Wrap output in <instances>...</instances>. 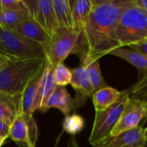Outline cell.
<instances>
[{
    "label": "cell",
    "instance_id": "1",
    "mask_svg": "<svg viewBox=\"0 0 147 147\" xmlns=\"http://www.w3.org/2000/svg\"><path fill=\"white\" fill-rule=\"evenodd\" d=\"M93 8L75 51L81 65L99 60L121 47L117 26L122 11L133 0H92Z\"/></svg>",
    "mask_w": 147,
    "mask_h": 147
},
{
    "label": "cell",
    "instance_id": "2",
    "mask_svg": "<svg viewBox=\"0 0 147 147\" xmlns=\"http://www.w3.org/2000/svg\"><path fill=\"white\" fill-rule=\"evenodd\" d=\"M47 59L10 58L0 70V94L21 97L29 83L43 71Z\"/></svg>",
    "mask_w": 147,
    "mask_h": 147
},
{
    "label": "cell",
    "instance_id": "3",
    "mask_svg": "<svg viewBox=\"0 0 147 147\" xmlns=\"http://www.w3.org/2000/svg\"><path fill=\"white\" fill-rule=\"evenodd\" d=\"M121 47H130L147 40V16L144 9L134 3L121 13L117 26Z\"/></svg>",
    "mask_w": 147,
    "mask_h": 147
},
{
    "label": "cell",
    "instance_id": "4",
    "mask_svg": "<svg viewBox=\"0 0 147 147\" xmlns=\"http://www.w3.org/2000/svg\"><path fill=\"white\" fill-rule=\"evenodd\" d=\"M0 54L15 59H47L44 47L15 30L0 26Z\"/></svg>",
    "mask_w": 147,
    "mask_h": 147
},
{
    "label": "cell",
    "instance_id": "5",
    "mask_svg": "<svg viewBox=\"0 0 147 147\" xmlns=\"http://www.w3.org/2000/svg\"><path fill=\"white\" fill-rule=\"evenodd\" d=\"M130 98L127 90L122 91L119 100L111 107L102 112H96L95 121L89 138V142L93 147L111 136V133L118 123L123 109Z\"/></svg>",
    "mask_w": 147,
    "mask_h": 147
},
{
    "label": "cell",
    "instance_id": "6",
    "mask_svg": "<svg viewBox=\"0 0 147 147\" xmlns=\"http://www.w3.org/2000/svg\"><path fill=\"white\" fill-rule=\"evenodd\" d=\"M79 37L80 35L74 30L59 27L51 37V42L47 50V61L53 68L63 64L71 53H75Z\"/></svg>",
    "mask_w": 147,
    "mask_h": 147
},
{
    "label": "cell",
    "instance_id": "7",
    "mask_svg": "<svg viewBox=\"0 0 147 147\" xmlns=\"http://www.w3.org/2000/svg\"><path fill=\"white\" fill-rule=\"evenodd\" d=\"M146 101L130 97L118 123L111 133V136H116L121 133L139 127L146 117Z\"/></svg>",
    "mask_w": 147,
    "mask_h": 147
},
{
    "label": "cell",
    "instance_id": "8",
    "mask_svg": "<svg viewBox=\"0 0 147 147\" xmlns=\"http://www.w3.org/2000/svg\"><path fill=\"white\" fill-rule=\"evenodd\" d=\"M30 15L52 37L59 28L52 0L24 1Z\"/></svg>",
    "mask_w": 147,
    "mask_h": 147
},
{
    "label": "cell",
    "instance_id": "9",
    "mask_svg": "<svg viewBox=\"0 0 147 147\" xmlns=\"http://www.w3.org/2000/svg\"><path fill=\"white\" fill-rule=\"evenodd\" d=\"M70 84L76 91L73 109L84 106L88 98H93L95 91L90 84L84 66L80 65L71 71V81Z\"/></svg>",
    "mask_w": 147,
    "mask_h": 147
},
{
    "label": "cell",
    "instance_id": "10",
    "mask_svg": "<svg viewBox=\"0 0 147 147\" xmlns=\"http://www.w3.org/2000/svg\"><path fill=\"white\" fill-rule=\"evenodd\" d=\"M146 142L144 128L139 126L116 136H110L95 147H145Z\"/></svg>",
    "mask_w": 147,
    "mask_h": 147
},
{
    "label": "cell",
    "instance_id": "11",
    "mask_svg": "<svg viewBox=\"0 0 147 147\" xmlns=\"http://www.w3.org/2000/svg\"><path fill=\"white\" fill-rule=\"evenodd\" d=\"M53 70L54 68L47 61L42 71L37 97L34 103V112L36 110H40L44 113L47 100L49 99L50 96L56 87V84L53 81Z\"/></svg>",
    "mask_w": 147,
    "mask_h": 147
},
{
    "label": "cell",
    "instance_id": "12",
    "mask_svg": "<svg viewBox=\"0 0 147 147\" xmlns=\"http://www.w3.org/2000/svg\"><path fill=\"white\" fill-rule=\"evenodd\" d=\"M15 31L22 34L26 38L41 45L44 47L47 54V50L51 42V36L35 20L29 18L24 21L16 26Z\"/></svg>",
    "mask_w": 147,
    "mask_h": 147
},
{
    "label": "cell",
    "instance_id": "13",
    "mask_svg": "<svg viewBox=\"0 0 147 147\" xmlns=\"http://www.w3.org/2000/svg\"><path fill=\"white\" fill-rule=\"evenodd\" d=\"M72 16L75 25V32L81 35L87 25L93 8L92 0H76L71 2Z\"/></svg>",
    "mask_w": 147,
    "mask_h": 147
},
{
    "label": "cell",
    "instance_id": "14",
    "mask_svg": "<svg viewBox=\"0 0 147 147\" xmlns=\"http://www.w3.org/2000/svg\"><path fill=\"white\" fill-rule=\"evenodd\" d=\"M73 105L74 100L71 97L66 88L56 85L53 92L47 100L44 112L51 108H56L60 110L65 116H68L73 109Z\"/></svg>",
    "mask_w": 147,
    "mask_h": 147
},
{
    "label": "cell",
    "instance_id": "15",
    "mask_svg": "<svg viewBox=\"0 0 147 147\" xmlns=\"http://www.w3.org/2000/svg\"><path fill=\"white\" fill-rule=\"evenodd\" d=\"M121 93L122 91H119L110 86H106L96 91L92 98L96 112H102L108 109L119 100Z\"/></svg>",
    "mask_w": 147,
    "mask_h": 147
},
{
    "label": "cell",
    "instance_id": "16",
    "mask_svg": "<svg viewBox=\"0 0 147 147\" xmlns=\"http://www.w3.org/2000/svg\"><path fill=\"white\" fill-rule=\"evenodd\" d=\"M40 71L36 77L29 83V84L25 89L24 92L21 97V113L25 115H33L34 103L37 97V93L40 83V78L42 75Z\"/></svg>",
    "mask_w": 147,
    "mask_h": 147
},
{
    "label": "cell",
    "instance_id": "17",
    "mask_svg": "<svg viewBox=\"0 0 147 147\" xmlns=\"http://www.w3.org/2000/svg\"><path fill=\"white\" fill-rule=\"evenodd\" d=\"M109 54L125 59L140 71H142L144 74L147 73V57L140 52L129 47H121L112 51Z\"/></svg>",
    "mask_w": 147,
    "mask_h": 147
},
{
    "label": "cell",
    "instance_id": "18",
    "mask_svg": "<svg viewBox=\"0 0 147 147\" xmlns=\"http://www.w3.org/2000/svg\"><path fill=\"white\" fill-rule=\"evenodd\" d=\"M21 97H10L0 94V121L9 126L12 124L16 116L21 113Z\"/></svg>",
    "mask_w": 147,
    "mask_h": 147
},
{
    "label": "cell",
    "instance_id": "19",
    "mask_svg": "<svg viewBox=\"0 0 147 147\" xmlns=\"http://www.w3.org/2000/svg\"><path fill=\"white\" fill-rule=\"evenodd\" d=\"M53 6L58 22V26L75 31V25L72 16L71 1L52 0Z\"/></svg>",
    "mask_w": 147,
    "mask_h": 147
},
{
    "label": "cell",
    "instance_id": "20",
    "mask_svg": "<svg viewBox=\"0 0 147 147\" xmlns=\"http://www.w3.org/2000/svg\"><path fill=\"white\" fill-rule=\"evenodd\" d=\"M9 137L10 139L15 141L18 146H22L28 143V127L24 115L22 113H19L15 120L13 121L12 124L10 125L9 128Z\"/></svg>",
    "mask_w": 147,
    "mask_h": 147
},
{
    "label": "cell",
    "instance_id": "21",
    "mask_svg": "<svg viewBox=\"0 0 147 147\" xmlns=\"http://www.w3.org/2000/svg\"><path fill=\"white\" fill-rule=\"evenodd\" d=\"M30 18L28 11H15L0 9V26L15 30L17 25Z\"/></svg>",
    "mask_w": 147,
    "mask_h": 147
},
{
    "label": "cell",
    "instance_id": "22",
    "mask_svg": "<svg viewBox=\"0 0 147 147\" xmlns=\"http://www.w3.org/2000/svg\"><path fill=\"white\" fill-rule=\"evenodd\" d=\"M84 67L86 69L90 84L95 92L108 86L106 82L103 79L99 60H96Z\"/></svg>",
    "mask_w": 147,
    "mask_h": 147
},
{
    "label": "cell",
    "instance_id": "23",
    "mask_svg": "<svg viewBox=\"0 0 147 147\" xmlns=\"http://www.w3.org/2000/svg\"><path fill=\"white\" fill-rule=\"evenodd\" d=\"M84 119L78 114H72L65 116L63 121V129L71 136H75L84 127Z\"/></svg>",
    "mask_w": 147,
    "mask_h": 147
},
{
    "label": "cell",
    "instance_id": "24",
    "mask_svg": "<svg viewBox=\"0 0 147 147\" xmlns=\"http://www.w3.org/2000/svg\"><path fill=\"white\" fill-rule=\"evenodd\" d=\"M53 81L56 85L65 87L71 84V71L64 64L57 65L53 70Z\"/></svg>",
    "mask_w": 147,
    "mask_h": 147
},
{
    "label": "cell",
    "instance_id": "25",
    "mask_svg": "<svg viewBox=\"0 0 147 147\" xmlns=\"http://www.w3.org/2000/svg\"><path fill=\"white\" fill-rule=\"evenodd\" d=\"M127 92L132 98L140 99L147 102V73L144 74L141 80Z\"/></svg>",
    "mask_w": 147,
    "mask_h": 147
},
{
    "label": "cell",
    "instance_id": "26",
    "mask_svg": "<svg viewBox=\"0 0 147 147\" xmlns=\"http://www.w3.org/2000/svg\"><path fill=\"white\" fill-rule=\"evenodd\" d=\"M23 115L25 117L27 127H28V143L35 146L36 142L39 138V134H40L36 121L33 117V115Z\"/></svg>",
    "mask_w": 147,
    "mask_h": 147
},
{
    "label": "cell",
    "instance_id": "27",
    "mask_svg": "<svg viewBox=\"0 0 147 147\" xmlns=\"http://www.w3.org/2000/svg\"><path fill=\"white\" fill-rule=\"evenodd\" d=\"M129 47L140 52V53L144 54L145 56L147 57V40H144V41H141V42H139L135 45H133V46H130Z\"/></svg>",
    "mask_w": 147,
    "mask_h": 147
},
{
    "label": "cell",
    "instance_id": "28",
    "mask_svg": "<svg viewBox=\"0 0 147 147\" xmlns=\"http://www.w3.org/2000/svg\"><path fill=\"white\" fill-rule=\"evenodd\" d=\"M9 128L10 126L9 124L0 121V138L8 139L9 137Z\"/></svg>",
    "mask_w": 147,
    "mask_h": 147
},
{
    "label": "cell",
    "instance_id": "29",
    "mask_svg": "<svg viewBox=\"0 0 147 147\" xmlns=\"http://www.w3.org/2000/svg\"><path fill=\"white\" fill-rule=\"evenodd\" d=\"M66 147H80L77 139L75 136H71L69 139H68V141H67V145Z\"/></svg>",
    "mask_w": 147,
    "mask_h": 147
},
{
    "label": "cell",
    "instance_id": "30",
    "mask_svg": "<svg viewBox=\"0 0 147 147\" xmlns=\"http://www.w3.org/2000/svg\"><path fill=\"white\" fill-rule=\"evenodd\" d=\"M134 3L136 6L140 7V9L147 10V0H134Z\"/></svg>",
    "mask_w": 147,
    "mask_h": 147
},
{
    "label": "cell",
    "instance_id": "31",
    "mask_svg": "<svg viewBox=\"0 0 147 147\" xmlns=\"http://www.w3.org/2000/svg\"><path fill=\"white\" fill-rule=\"evenodd\" d=\"M10 58L8 57V56H5V55H3V54H0V70L7 64V62L9 61Z\"/></svg>",
    "mask_w": 147,
    "mask_h": 147
},
{
    "label": "cell",
    "instance_id": "32",
    "mask_svg": "<svg viewBox=\"0 0 147 147\" xmlns=\"http://www.w3.org/2000/svg\"><path fill=\"white\" fill-rule=\"evenodd\" d=\"M6 140L7 139H5V138H0V147H2L3 146V144L5 143Z\"/></svg>",
    "mask_w": 147,
    "mask_h": 147
},
{
    "label": "cell",
    "instance_id": "33",
    "mask_svg": "<svg viewBox=\"0 0 147 147\" xmlns=\"http://www.w3.org/2000/svg\"><path fill=\"white\" fill-rule=\"evenodd\" d=\"M147 121V102H146V117L144 119V123H146Z\"/></svg>",
    "mask_w": 147,
    "mask_h": 147
},
{
    "label": "cell",
    "instance_id": "34",
    "mask_svg": "<svg viewBox=\"0 0 147 147\" xmlns=\"http://www.w3.org/2000/svg\"><path fill=\"white\" fill-rule=\"evenodd\" d=\"M144 135H145V138L147 140V127L146 128H144Z\"/></svg>",
    "mask_w": 147,
    "mask_h": 147
},
{
    "label": "cell",
    "instance_id": "35",
    "mask_svg": "<svg viewBox=\"0 0 147 147\" xmlns=\"http://www.w3.org/2000/svg\"><path fill=\"white\" fill-rule=\"evenodd\" d=\"M27 147H35L34 146H33V145H31V144H29V143H28L27 144Z\"/></svg>",
    "mask_w": 147,
    "mask_h": 147
},
{
    "label": "cell",
    "instance_id": "36",
    "mask_svg": "<svg viewBox=\"0 0 147 147\" xmlns=\"http://www.w3.org/2000/svg\"><path fill=\"white\" fill-rule=\"evenodd\" d=\"M145 12H146V16H147V10H145Z\"/></svg>",
    "mask_w": 147,
    "mask_h": 147
},
{
    "label": "cell",
    "instance_id": "37",
    "mask_svg": "<svg viewBox=\"0 0 147 147\" xmlns=\"http://www.w3.org/2000/svg\"></svg>",
    "mask_w": 147,
    "mask_h": 147
}]
</instances>
